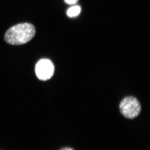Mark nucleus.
<instances>
[{
	"instance_id": "nucleus-2",
	"label": "nucleus",
	"mask_w": 150,
	"mask_h": 150,
	"mask_svg": "<svg viewBox=\"0 0 150 150\" xmlns=\"http://www.w3.org/2000/svg\"><path fill=\"white\" fill-rule=\"evenodd\" d=\"M119 108L121 114L129 119L137 117L139 115L142 109L139 100L133 96L124 98L120 103Z\"/></svg>"
},
{
	"instance_id": "nucleus-5",
	"label": "nucleus",
	"mask_w": 150,
	"mask_h": 150,
	"mask_svg": "<svg viewBox=\"0 0 150 150\" xmlns=\"http://www.w3.org/2000/svg\"><path fill=\"white\" fill-rule=\"evenodd\" d=\"M65 2L69 4H75L78 2L79 0H65Z\"/></svg>"
},
{
	"instance_id": "nucleus-4",
	"label": "nucleus",
	"mask_w": 150,
	"mask_h": 150,
	"mask_svg": "<svg viewBox=\"0 0 150 150\" xmlns=\"http://www.w3.org/2000/svg\"><path fill=\"white\" fill-rule=\"evenodd\" d=\"M81 7L79 6H76L71 7L67 11V15L70 17L77 16L80 13Z\"/></svg>"
},
{
	"instance_id": "nucleus-6",
	"label": "nucleus",
	"mask_w": 150,
	"mask_h": 150,
	"mask_svg": "<svg viewBox=\"0 0 150 150\" xmlns=\"http://www.w3.org/2000/svg\"><path fill=\"white\" fill-rule=\"evenodd\" d=\"M74 150L73 149H71V148L69 147H64L63 148H62V149H60V150Z\"/></svg>"
},
{
	"instance_id": "nucleus-3",
	"label": "nucleus",
	"mask_w": 150,
	"mask_h": 150,
	"mask_svg": "<svg viewBox=\"0 0 150 150\" xmlns=\"http://www.w3.org/2000/svg\"><path fill=\"white\" fill-rule=\"evenodd\" d=\"M35 72L39 79L42 81L48 80L54 74V65L48 59H41L38 61L35 66Z\"/></svg>"
},
{
	"instance_id": "nucleus-1",
	"label": "nucleus",
	"mask_w": 150,
	"mask_h": 150,
	"mask_svg": "<svg viewBox=\"0 0 150 150\" xmlns=\"http://www.w3.org/2000/svg\"><path fill=\"white\" fill-rule=\"evenodd\" d=\"M35 32V26L31 23H20L10 28L6 32L4 40L10 45H23L32 40Z\"/></svg>"
}]
</instances>
